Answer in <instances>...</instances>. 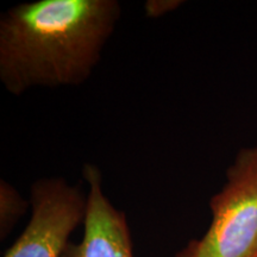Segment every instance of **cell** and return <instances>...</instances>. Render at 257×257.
Segmentation results:
<instances>
[{
	"instance_id": "6da1fadb",
	"label": "cell",
	"mask_w": 257,
	"mask_h": 257,
	"mask_svg": "<svg viewBox=\"0 0 257 257\" xmlns=\"http://www.w3.org/2000/svg\"><path fill=\"white\" fill-rule=\"evenodd\" d=\"M121 16L117 0H36L0 18V81L12 95L91 78Z\"/></svg>"
},
{
	"instance_id": "7a4b0ae2",
	"label": "cell",
	"mask_w": 257,
	"mask_h": 257,
	"mask_svg": "<svg viewBox=\"0 0 257 257\" xmlns=\"http://www.w3.org/2000/svg\"><path fill=\"white\" fill-rule=\"evenodd\" d=\"M210 208L206 232L173 257H257V147L239 150Z\"/></svg>"
},
{
	"instance_id": "3957f363",
	"label": "cell",
	"mask_w": 257,
	"mask_h": 257,
	"mask_svg": "<svg viewBox=\"0 0 257 257\" xmlns=\"http://www.w3.org/2000/svg\"><path fill=\"white\" fill-rule=\"evenodd\" d=\"M30 220L4 257H61L83 224L87 193L64 178L38 179L30 187Z\"/></svg>"
},
{
	"instance_id": "277c9868",
	"label": "cell",
	"mask_w": 257,
	"mask_h": 257,
	"mask_svg": "<svg viewBox=\"0 0 257 257\" xmlns=\"http://www.w3.org/2000/svg\"><path fill=\"white\" fill-rule=\"evenodd\" d=\"M82 178L88 186L82 238L67 244L61 257H135L126 216L105 195L100 168L87 163Z\"/></svg>"
},
{
	"instance_id": "5b68a950",
	"label": "cell",
	"mask_w": 257,
	"mask_h": 257,
	"mask_svg": "<svg viewBox=\"0 0 257 257\" xmlns=\"http://www.w3.org/2000/svg\"><path fill=\"white\" fill-rule=\"evenodd\" d=\"M29 207L30 201L25 200L14 185L0 180V238L4 239L11 233Z\"/></svg>"
},
{
	"instance_id": "8992f818",
	"label": "cell",
	"mask_w": 257,
	"mask_h": 257,
	"mask_svg": "<svg viewBox=\"0 0 257 257\" xmlns=\"http://www.w3.org/2000/svg\"><path fill=\"white\" fill-rule=\"evenodd\" d=\"M184 2L181 0H148L144 4L146 16L149 18H160L180 8Z\"/></svg>"
}]
</instances>
